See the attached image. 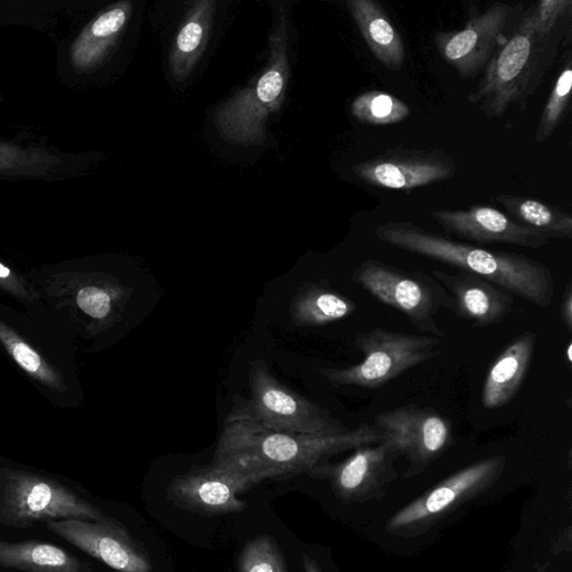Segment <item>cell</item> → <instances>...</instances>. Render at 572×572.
Listing matches in <instances>:
<instances>
[{
  "label": "cell",
  "mask_w": 572,
  "mask_h": 572,
  "mask_svg": "<svg viewBox=\"0 0 572 572\" xmlns=\"http://www.w3.org/2000/svg\"><path fill=\"white\" fill-rule=\"evenodd\" d=\"M382 441L375 425L336 435H303L269 430L253 421L226 418L214 461L267 479L310 473L325 461Z\"/></svg>",
  "instance_id": "cell-1"
},
{
  "label": "cell",
  "mask_w": 572,
  "mask_h": 572,
  "mask_svg": "<svg viewBox=\"0 0 572 572\" xmlns=\"http://www.w3.org/2000/svg\"><path fill=\"white\" fill-rule=\"evenodd\" d=\"M375 234L392 248L476 274L536 306L546 309L554 299L555 281L550 268L524 255L478 248L413 222H387Z\"/></svg>",
  "instance_id": "cell-2"
},
{
  "label": "cell",
  "mask_w": 572,
  "mask_h": 572,
  "mask_svg": "<svg viewBox=\"0 0 572 572\" xmlns=\"http://www.w3.org/2000/svg\"><path fill=\"white\" fill-rule=\"evenodd\" d=\"M566 30L568 25L550 33L540 31L529 8L488 61L468 102L478 105L489 119L503 117L512 107L525 111L554 65Z\"/></svg>",
  "instance_id": "cell-3"
},
{
  "label": "cell",
  "mask_w": 572,
  "mask_h": 572,
  "mask_svg": "<svg viewBox=\"0 0 572 572\" xmlns=\"http://www.w3.org/2000/svg\"><path fill=\"white\" fill-rule=\"evenodd\" d=\"M251 399L236 397L228 418L253 421L269 430L303 435H336L347 427L321 404L281 384L263 360L250 367Z\"/></svg>",
  "instance_id": "cell-4"
},
{
  "label": "cell",
  "mask_w": 572,
  "mask_h": 572,
  "mask_svg": "<svg viewBox=\"0 0 572 572\" xmlns=\"http://www.w3.org/2000/svg\"><path fill=\"white\" fill-rule=\"evenodd\" d=\"M61 520L116 522L56 481L23 471H0V525L26 529Z\"/></svg>",
  "instance_id": "cell-5"
},
{
  "label": "cell",
  "mask_w": 572,
  "mask_h": 572,
  "mask_svg": "<svg viewBox=\"0 0 572 572\" xmlns=\"http://www.w3.org/2000/svg\"><path fill=\"white\" fill-rule=\"evenodd\" d=\"M355 345L364 356L359 364L347 368L320 369V374L332 385L377 389L442 355L440 338L382 328L359 334Z\"/></svg>",
  "instance_id": "cell-6"
},
{
  "label": "cell",
  "mask_w": 572,
  "mask_h": 572,
  "mask_svg": "<svg viewBox=\"0 0 572 572\" xmlns=\"http://www.w3.org/2000/svg\"><path fill=\"white\" fill-rule=\"evenodd\" d=\"M352 280L377 301L401 312L422 335L446 337L436 316L442 309L451 311L452 300L432 276L366 260L353 272Z\"/></svg>",
  "instance_id": "cell-7"
},
{
  "label": "cell",
  "mask_w": 572,
  "mask_h": 572,
  "mask_svg": "<svg viewBox=\"0 0 572 572\" xmlns=\"http://www.w3.org/2000/svg\"><path fill=\"white\" fill-rule=\"evenodd\" d=\"M382 442L407 462L404 477L422 474L451 446L453 431L451 421L417 403H408L380 412L374 418Z\"/></svg>",
  "instance_id": "cell-8"
},
{
  "label": "cell",
  "mask_w": 572,
  "mask_h": 572,
  "mask_svg": "<svg viewBox=\"0 0 572 572\" xmlns=\"http://www.w3.org/2000/svg\"><path fill=\"white\" fill-rule=\"evenodd\" d=\"M507 465L505 456L481 460L445 478L425 495L398 511L388 522L392 533L421 532L464 503L493 487Z\"/></svg>",
  "instance_id": "cell-9"
},
{
  "label": "cell",
  "mask_w": 572,
  "mask_h": 572,
  "mask_svg": "<svg viewBox=\"0 0 572 572\" xmlns=\"http://www.w3.org/2000/svg\"><path fill=\"white\" fill-rule=\"evenodd\" d=\"M352 172L371 187L410 193L452 180L458 162L443 149L398 145L356 163Z\"/></svg>",
  "instance_id": "cell-10"
},
{
  "label": "cell",
  "mask_w": 572,
  "mask_h": 572,
  "mask_svg": "<svg viewBox=\"0 0 572 572\" xmlns=\"http://www.w3.org/2000/svg\"><path fill=\"white\" fill-rule=\"evenodd\" d=\"M262 482L258 475L214 461L175 477L168 497L176 507L199 516L237 514L248 508L238 496Z\"/></svg>",
  "instance_id": "cell-11"
},
{
  "label": "cell",
  "mask_w": 572,
  "mask_h": 572,
  "mask_svg": "<svg viewBox=\"0 0 572 572\" xmlns=\"http://www.w3.org/2000/svg\"><path fill=\"white\" fill-rule=\"evenodd\" d=\"M519 10L510 4L495 3L484 13L473 14L463 30L435 33L439 54L461 77H476L512 33L508 30L522 15Z\"/></svg>",
  "instance_id": "cell-12"
},
{
  "label": "cell",
  "mask_w": 572,
  "mask_h": 572,
  "mask_svg": "<svg viewBox=\"0 0 572 572\" xmlns=\"http://www.w3.org/2000/svg\"><path fill=\"white\" fill-rule=\"evenodd\" d=\"M354 451L345 461L324 463L309 474L328 479L334 494L344 504H364L382 497L385 486L398 477L395 451L382 441Z\"/></svg>",
  "instance_id": "cell-13"
},
{
  "label": "cell",
  "mask_w": 572,
  "mask_h": 572,
  "mask_svg": "<svg viewBox=\"0 0 572 572\" xmlns=\"http://www.w3.org/2000/svg\"><path fill=\"white\" fill-rule=\"evenodd\" d=\"M46 525L50 531L118 572H152L149 553L118 521L61 520Z\"/></svg>",
  "instance_id": "cell-14"
},
{
  "label": "cell",
  "mask_w": 572,
  "mask_h": 572,
  "mask_svg": "<svg viewBox=\"0 0 572 572\" xmlns=\"http://www.w3.org/2000/svg\"><path fill=\"white\" fill-rule=\"evenodd\" d=\"M431 216L445 233L478 244H509L540 250L550 240L493 206L472 205L463 211H434Z\"/></svg>",
  "instance_id": "cell-15"
},
{
  "label": "cell",
  "mask_w": 572,
  "mask_h": 572,
  "mask_svg": "<svg viewBox=\"0 0 572 572\" xmlns=\"http://www.w3.org/2000/svg\"><path fill=\"white\" fill-rule=\"evenodd\" d=\"M431 276L450 294L451 311L476 328L503 323L515 311L512 294L476 274L433 270Z\"/></svg>",
  "instance_id": "cell-16"
},
{
  "label": "cell",
  "mask_w": 572,
  "mask_h": 572,
  "mask_svg": "<svg viewBox=\"0 0 572 572\" xmlns=\"http://www.w3.org/2000/svg\"><path fill=\"white\" fill-rule=\"evenodd\" d=\"M538 336L526 332L515 338L489 367L482 387L485 410H500L519 393L529 373Z\"/></svg>",
  "instance_id": "cell-17"
},
{
  "label": "cell",
  "mask_w": 572,
  "mask_h": 572,
  "mask_svg": "<svg viewBox=\"0 0 572 572\" xmlns=\"http://www.w3.org/2000/svg\"><path fill=\"white\" fill-rule=\"evenodd\" d=\"M348 9L377 61L392 72L400 71L406 60L404 42L385 9L375 0H349Z\"/></svg>",
  "instance_id": "cell-18"
},
{
  "label": "cell",
  "mask_w": 572,
  "mask_h": 572,
  "mask_svg": "<svg viewBox=\"0 0 572 572\" xmlns=\"http://www.w3.org/2000/svg\"><path fill=\"white\" fill-rule=\"evenodd\" d=\"M356 302L322 283H306L290 305L292 320L302 326H322L353 315Z\"/></svg>",
  "instance_id": "cell-19"
},
{
  "label": "cell",
  "mask_w": 572,
  "mask_h": 572,
  "mask_svg": "<svg viewBox=\"0 0 572 572\" xmlns=\"http://www.w3.org/2000/svg\"><path fill=\"white\" fill-rule=\"evenodd\" d=\"M0 566L26 572H95L65 550L43 542L0 541Z\"/></svg>",
  "instance_id": "cell-20"
},
{
  "label": "cell",
  "mask_w": 572,
  "mask_h": 572,
  "mask_svg": "<svg viewBox=\"0 0 572 572\" xmlns=\"http://www.w3.org/2000/svg\"><path fill=\"white\" fill-rule=\"evenodd\" d=\"M495 199L516 218V222L531 227L549 239L572 237V217L555 205L527 196L499 194Z\"/></svg>",
  "instance_id": "cell-21"
},
{
  "label": "cell",
  "mask_w": 572,
  "mask_h": 572,
  "mask_svg": "<svg viewBox=\"0 0 572 572\" xmlns=\"http://www.w3.org/2000/svg\"><path fill=\"white\" fill-rule=\"evenodd\" d=\"M352 115L363 125L388 127L411 116V109L397 97L379 90L358 96L352 104Z\"/></svg>",
  "instance_id": "cell-22"
},
{
  "label": "cell",
  "mask_w": 572,
  "mask_h": 572,
  "mask_svg": "<svg viewBox=\"0 0 572 572\" xmlns=\"http://www.w3.org/2000/svg\"><path fill=\"white\" fill-rule=\"evenodd\" d=\"M0 343L29 375L56 391H66L62 376L46 360L26 344L10 326L0 321Z\"/></svg>",
  "instance_id": "cell-23"
},
{
  "label": "cell",
  "mask_w": 572,
  "mask_h": 572,
  "mask_svg": "<svg viewBox=\"0 0 572 572\" xmlns=\"http://www.w3.org/2000/svg\"><path fill=\"white\" fill-rule=\"evenodd\" d=\"M132 291L118 284L88 285L82 288L76 296L78 307L105 324L120 319Z\"/></svg>",
  "instance_id": "cell-24"
},
{
  "label": "cell",
  "mask_w": 572,
  "mask_h": 572,
  "mask_svg": "<svg viewBox=\"0 0 572 572\" xmlns=\"http://www.w3.org/2000/svg\"><path fill=\"white\" fill-rule=\"evenodd\" d=\"M572 90V57L566 53L565 62L557 77L555 85L544 105L535 139L538 143L546 142L563 121Z\"/></svg>",
  "instance_id": "cell-25"
},
{
  "label": "cell",
  "mask_w": 572,
  "mask_h": 572,
  "mask_svg": "<svg viewBox=\"0 0 572 572\" xmlns=\"http://www.w3.org/2000/svg\"><path fill=\"white\" fill-rule=\"evenodd\" d=\"M238 572H287L274 539L260 536L245 546L239 557Z\"/></svg>",
  "instance_id": "cell-26"
},
{
  "label": "cell",
  "mask_w": 572,
  "mask_h": 572,
  "mask_svg": "<svg viewBox=\"0 0 572 572\" xmlns=\"http://www.w3.org/2000/svg\"><path fill=\"white\" fill-rule=\"evenodd\" d=\"M571 8V0H541L532 6L539 30L550 33L566 25Z\"/></svg>",
  "instance_id": "cell-27"
},
{
  "label": "cell",
  "mask_w": 572,
  "mask_h": 572,
  "mask_svg": "<svg viewBox=\"0 0 572 572\" xmlns=\"http://www.w3.org/2000/svg\"><path fill=\"white\" fill-rule=\"evenodd\" d=\"M127 13L123 9H115L100 17L93 25L96 37H109L117 34L125 25Z\"/></svg>",
  "instance_id": "cell-28"
},
{
  "label": "cell",
  "mask_w": 572,
  "mask_h": 572,
  "mask_svg": "<svg viewBox=\"0 0 572 572\" xmlns=\"http://www.w3.org/2000/svg\"><path fill=\"white\" fill-rule=\"evenodd\" d=\"M283 89V77L278 71H270L259 80L257 95L265 104H272Z\"/></svg>",
  "instance_id": "cell-29"
},
{
  "label": "cell",
  "mask_w": 572,
  "mask_h": 572,
  "mask_svg": "<svg viewBox=\"0 0 572 572\" xmlns=\"http://www.w3.org/2000/svg\"><path fill=\"white\" fill-rule=\"evenodd\" d=\"M203 35L202 25L192 21L180 33L177 47L182 53H192L199 46Z\"/></svg>",
  "instance_id": "cell-30"
},
{
  "label": "cell",
  "mask_w": 572,
  "mask_h": 572,
  "mask_svg": "<svg viewBox=\"0 0 572 572\" xmlns=\"http://www.w3.org/2000/svg\"><path fill=\"white\" fill-rule=\"evenodd\" d=\"M560 319L564 325V328L572 332V283L566 284L565 291L560 302Z\"/></svg>",
  "instance_id": "cell-31"
},
{
  "label": "cell",
  "mask_w": 572,
  "mask_h": 572,
  "mask_svg": "<svg viewBox=\"0 0 572 572\" xmlns=\"http://www.w3.org/2000/svg\"><path fill=\"white\" fill-rule=\"evenodd\" d=\"M304 572H322L317 563L309 555H303Z\"/></svg>",
  "instance_id": "cell-32"
},
{
  "label": "cell",
  "mask_w": 572,
  "mask_h": 572,
  "mask_svg": "<svg viewBox=\"0 0 572 572\" xmlns=\"http://www.w3.org/2000/svg\"><path fill=\"white\" fill-rule=\"evenodd\" d=\"M13 278H12V272L7 268L4 267L2 263H0V280H3V281H11Z\"/></svg>",
  "instance_id": "cell-33"
},
{
  "label": "cell",
  "mask_w": 572,
  "mask_h": 572,
  "mask_svg": "<svg viewBox=\"0 0 572 572\" xmlns=\"http://www.w3.org/2000/svg\"><path fill=\"white\" fill-rule=\"evenodd\" d=\"M566 365L571 368L572 364V343L569 342L565 349Z\"/></svg>",
  "instance_id": "cell-34"
}]
</instances>
